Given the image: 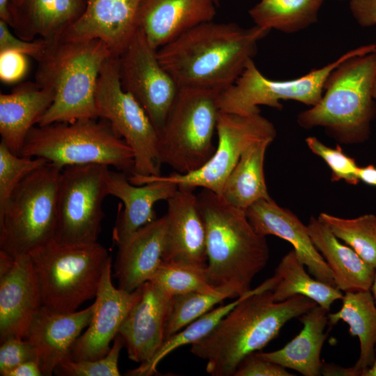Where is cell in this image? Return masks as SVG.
<instances>
[{
  "instance_id": "10",
  "label": "cell",
  "mask_w": 376,
  "mask_h": 376,
  "mask_svg": "<svg viewBox=\"0 0 376 376\" xmlns=\"http://www.w3.org/2000/svg\"><path fill=\"white\" fill-rule=\"evenodd\" d=\"M95 100L99 118L109 122L132 150L134 167L130 182L161 175L158 132L139 102L123 88L118 56H110L103 64Z\"/></svg>"
},
{
  "instance_id": "16",
  "label": "cell",
  "mask_w": 376,
  "mask_h": 376,
  "mask_svg": "<svg viewBox=\"0 0 376 376\" xmlns=\"http://www.w3.org/2000/svg\"><path fill=\"white\" fill-rule=\"evenodd\" d=\"M194 188L178 185L167 199L168 221L163 261L207 267L206 233Z\"/></svg>"
},
{
  "instance_id": "46",
  "label": "cell",
  "mask_w": 376,
  "mask_h": 376,
  "mask_svg": "<svg viewBox=\"0 0 376 376\" xmlns=\"http://www.w3.org/2000/svg\"><path fill=\"white\" fill-rule=\"evenodd\" d=\"M357 177L359 181L376 187V167L373 164L359 166Z\"/></svg>"
},
{
  "instance_id": "33",
  "label": "cell",
  "mask_w": 376,
  "mask_h": 376,
  "mask_svg": "<svg viewBox=\"0 0 376 376\" xmlns=\"http://www.w3.org/2000/svg\"><path fill=\"white\" fill-rule=\"evenodd\" d=\"M252 289L244 295L236 298L235 301L210 310L189 324L185 328L165 340L148 362L142 363L139 368L129 371L127 375L148 376L155 373L157 366L165 357L174 350L185 345H191L209 334L218 323Z\"/></svg>"
},
{
  "instance_id": "4",
  "label": "cell",
  "mask_w": 376,
  "mask_h": 376,
  "mask_svg": "<svg viewBox=\"0 0 376 376\" xmlns=\"http://www.w3.org/2000/svg\"><path fill=\"white\" fill-rule=\"evenodd\" d=\"M113 55L99 39H84L65 33L47 40L38 61L36 83L50 90L53 102L37 125L98 118L95 93L101 68Z\"/></svg>"
},
{
  "instance_id": "18",
  "label": "cell",
  "mask_w": 376,
  "mask_h": 376,
  "mask_svg": "<svg viewBox=\"0 0 376 376\" xmlns=\"http://www.w3.org/2000/svg\"><path fill=\"white\" fill-rule=\"evenodd\" d=\"M245 212L259 235H274L288 242L310 274L320 281L336 286L331 272L315 246L307 226L291 210L281 207L269 198L256 202Z\"/></svg>"
},
{
  "instance_id": "19",
  "label": "cell",
  "mask_w": 376,
  "mask_h": 376,
  "mask_svg": "<svg viewBox=\"0 0 376 376\" xmlns=\"http://www.w3.org/2000/svg\"><path fill=\"white\" fill-rule=\"evenodd\" d=\"M108 194L120 199L123 209L113 230V240L118 246L134 232L156 219L154 205L167 201L178 185L156 177H148L132 183L127 173L109 171Z\"/></svg>"
},
{
  "instance_id": "26",
  "label": "cell",
  "mask_w": 376,
  "mask_h": 376,
  "mask_svg": "<svg viewBox=\"0 0 376 376\" xmlns=\"http://www.w3.org/2000/svg\"><path fill=\"white\" fill-rule=\"evenodd\" d=\"M54 94L35 83H24L0 94V134L15 154L20 155L31 130L51 106Z\"/></svg>"
},
{
  "instance_id": "5",
  "label": "cell",
  "mask_w": 376,
  "mask_h": 376,
  "mask_svg": "<svg viewBox=\"0 0 376 376\" xmlns=\"http://www.w3.org/2000/svg\"><path fill=\"white\" fill-rule=\"evenodd\" d=\"M375 78L376 51L345 59L327 77L319 102L298 114L299 125L324 127L345 144L365 141L376 115L373 96Z\"/></svg>"
},
{
  "instance_id": "44",
  "label": "cell",
  "mask_w": 376,
  "mask_h": 376,
  "mask_svg": "<svg viewBox=\"0 0 376 376\" xmlns=\"http://www.w3.org/2000/svg\"><path fill=\"white\" fill-rule=\"evenodd\" d=\"M350 12L363 27L376 25V0H350Z\"/></svg>"
},
{
  "instance_id": "13",
  "label": "cell",
  "mask_w": 376,
  "mask_h": 376,
  "mask_svg": "<svg viewBox=\"0 0 376 376\" xmlns=\"http://www.w3.org/2000/svg\"><path fill=\"white\" fill-rule=\"evenodd\" d=\"M217 144L214 154L198 169L188 173H173L156 178L177 185L201 187L221 194L228 175L242 154L253 145L274 141L276 130L273 123L259 113L248 115L219 111Z\"/></svg>"
},
{
  "instance_id": "12",
  "label": "cell",
  "mask_w": 376,
  "mask_h": 376,
  "mask_svg": "<svg viewBox=\"0 0 376 376\" xmlns=\"http://www.w3.org/2000/svg\"><path fill=\"white\" fill-rule=\"evenodd\" d=\"M109 166L72 165L63 168L57 194L54 240L65 244L97 242L104 217L102 203L109 195Z\"/></svg>"
},
{
  "instance_id": "45",
  "label": "cell",
  "mask_w": 376,
  "mask_h": 376,
  "mask_svg": "<svg viewBox=\"0 0 376 376\" xmlns=\"http://www.w3.org/2000/svg\"><path fill=\"white\" fill-rule=\"evenodd\" d=\"M43 375L39 361L31 360L19 365L10 370L6 376H40Z\"/></svg>"
},
{
  "instance_id": "51",
  "label": "cell",
  "mask_w": 376,
  "mask_h": 376,
  "mask_svg": "<svg viewBox=\"0 0 376 376\" xmlns=\"http://www.w3.org/2000/svg\"><path fill=\"white\" fill-rule=\"evenodd\" d=\"M370 292H371V293L373 295V297L374 300H375V304H376V271H375L373 281V283H372V285H371V288H370Z\"/></svg>"
},
{
  "instance_id": "15",
  "label": "cell",
  "mask_w": 376,
  "mask_h": 376,
  "mask_svg": "<svg viewBox=\"0 0 376 376\" xmlns=\"http://www.w3.org/2000/svg\"><path fill=\"white\" fill-rule=\"evenodd\" d=\"M140 295L141 286L132 292L114 287L110 260L95 297L91 321L86 331L74 343L69 357L74 361L95 360L107 355L111 341L118 334L123 322Z\"/></svg>"
},
{
  "instance_id": "49",
  "label": "cell",
  "mask_w": 376,
  "mask_h": 376,
  "mask_svg": "<svg viewBox=\"0 0 376 376\" xmlns=\"http://www.w3.org/2000/svg\"><path fill=\"white\" fill-rule=\"evenodd\" d=\"M15 263V258L0 250V276L7 273L13 267Z\"/></svg>"
},
{
  "instance_id": "37",
  "label": "cell",
  "mask_w": 376,
  "mask_h": 376,
  "mask_svg": "<svg viewBox=\"0 0 376 376\" xmlns=\"http://www.w3.org/2000/svg\"><path fill=\"white\" fill-rule=\"evenodd\" d=\"M48 162L40 157H30L13 152L0 142V214L20 182L30 173Z\"/></svg>"
},
{
  "instance_id": "42",
  "label": "cell",
  "mask_w": 376,
  "mask_h": 376,
  "mask_svg": "<svg viewBox=\"0 0 376 376\" xmlns=\"http://www.w3.org/2000/svg\"><path fill=\"white\" fill-rule=\"evenodd\" d=\"M287 368L264 359L253 352L243 359L234 376H295Z\"/></svg>"
},
{
  "instance_id": "29",
  "label": "cell",
  "mask_w": 376,
  "mask_h": 376,
  "mask_svg": "<svg viewBox=\"0 0 376 376\" xmlns=\"http://www.w3.org/2000/svg\"><path fill=\"white\" fill-rule=\"evenodd\" d=\"M342 306L336 313H328V324L342 320L349 326V333L359 340L360 353L354 366L352 376H362L376 357V304L370 290L345 292Z\"/></svg>"
},
{
  "instance_id": "22",
  "label": "cell",
  "mask_w": 376,
  "mask_h": 376,
  "mask_svg": "<svg viewBox=\"0 0 376 376\" xmlns=\"http://www.w3.org/2000/svg\"><path fill=\"white\" fill-rule=\"evenodd\" d=\"M94 304L68 313L52 312L41 306L35 314L25 339L36 348L43 375H52L56 367L70 357V349L91 321Z\"/></svg>"
},
{
  "instance_id": "38",
  "label": "cell",
  "mask_w": 376,
  "mask_h": 376,
  "mask_svg": "<svg viewBox=\"0 0 376 376\" xmlns=\"http://www.w3.org/2000/svg\"><path fill=\"white\" fill-rule=\"evenodd\" d=\"M123 346V340L118 334L104 357L95 360L80 361H74L68 357L56 367L54 373L64 376H119L118 362Z\"/></svg>"
},
{
  "instance_id": "2",
  "label": "cell",
  "mask_w": 376,
  "mask_h": 376,
  "mask_svg": "<svg viewBox=\"0 0 376 376\" xmlns=\"http://www.w3.org/2000/svg\"><path fill=\"white\" fill-rule=\"evenodd\" d=\"M276 281L274 275L252 289L209 334L191 344V352L207 361L208 374L234 375L244 358L265 347L288 321L318 305L302 295L275 301L272 290Z\"/></svg>"
},
{
  "instance_id": "1",
  "label": "cell",
  "mask_w": 376,
  "mask_h": 376,
  "mask_svg": "<svg viewBox=\"0 0 376 376\" xmlns=\"http://www.w3.org/2000/svg\"><path fill=\"white\" fill-rule=\"evenodd\" d=\"M269 31L233 22H207L157 49L160 63L180 88L221 92L232 85L253 60Z\"/></svg>"
},
{
  "instance_id": "27",
  "label": "cell",
  "mask_w": 376,
  "mask_h": 376,
  "mask_svg": "<svg viewBox=\"0 0 376 376\" xmlns=\"http://www.w3.org/2000/svg\"><path fill=\"white\" fill-rule=\"evenodd\" d=\"M328 311L316 305L299 318L302 323L301 331L282 348L268 352H258L261 358L304 376L321 375L323 362L320 356L323 345L329 335L324 331L328 324Z\"/></svg>"
},
{
  "instance_id": "39",
  "label": "cell",
  "mask_w": 376,
  "mask_h": 376,
  "mask_svg": "<svg viewBox=\"0 0 376 376\" xmlns=\"http://www.w3.org/2000/svg\"><path fill=\"white\" fill-rule=\"evenodd\" d=\"M306 143L313 154L322 158L329 166L332 181L344 180L352 185L359 182L357 177L359 166L353 158L343 152L340 146L336 148L327 146L315 136L307 137Z\"/></svg>"
},
{
  "instance_id": "35",
  "label": "cell",
  "mask_w": 376,
  "mask_h": 376,
  "mask_svg": "<svg viewBox=\"0 0 376 376\" xmlns=\"http://www.w3.org/2000/svg\"><path fill=\"white\" fill-rule=\"evenodd\" d=\"M230 295L223 291L190 292L171 297L165 324V340L210 311Z\"/></svg>"
},
{
  "instance_id": "48",
  "label": "cell",
  "mask_w": 376,
  "mask_h": 376,
  "mask_svg": "<svg viewBox=\"0 0 376 376\" xmlns=\"http://www.w3.org/2000/svg\"><path fill=\"white\" fill-rule=\"evenodd\" d=\"M19 0H0V19L10 24V9Z\"/></svg>"
},
{
  "instance_id": "23",
  "label": "cell",
  "mask_w": 376,
  "mask_h": 376,
  "mask_svg": "<svg viewBox=\"0 0 376 376\" xmlns=\"http://www.w3.org/2000/svg\"><path fill=\"white\" fill-rule=\"evenodd\" d=\"M143 0H87L80 18L65 32L84 39H99L119 56L137 29Z\"/></svg>"
},
{
  "instance_id": "6",
  "label": "cell",
  "mask_w": 376,
  "mask_h": 376,
  "mask_svg": "<svg viewBox=\"0 0 376 376\" xmlns=\"http://www.w3.org/2000/svg\"><path fill=\"white\" fill-rule=\"evenodd\" d=\"M42 306L59 313L75 312L96 296L111 258L100 243L65 244L54 239L32 251Z\"/></svg>"
},
{
  "instance_id": "17",
  "label": "cell",
  "mask_w": 376,
  "mask_h": 376,
  "mask_svg": "<svg viewBox=\"0 0 376 376\" xmlns=\"http://www.w3.org/2000/svg\"><path fill=\"white\" fill-rule=\"evenodd\" d=\"M171 297L151 281L141 285V295L118 331L133 361L148 362L164 342Z\"/></svg>"
},
{
  "instance_id": "11",
  "label": "cell",
  "mask_w": 376,
  "mask_h": 376,
  "mask_svg": "<svg viewBox=\"0 0 376 376\" xmlns=\"http://www.w3.org/2000/svg\"><path fill=\"white\" fill-rule=\"evenodd\" d=\"M375 48L376 44H369L352 49L320 68L289 80L265 77L251 60L237 79L219 92L218 107L221 111L248 115L260 112V105L281 110L283 100L314 106L321 100L327 79L337 65L348 57L373 52Z\"/></svg>"
},
{
  "instance_id": "24",
  "label": "cell",
  "mask_w": 376,
  "mask_h": 376,
  "mask_svg": "<svg viewBox=\"0 0 376 376\" xmlns=\"http://www.w3.org/2000/svg\"><path fill=\"white\" fill-rule=\"evenodd\" d=\"M167 226L165 214L118 245L115 268L119 288L132 292L150 281L163 261Z\"/></svg>"
},
{
  "instance_id": "7",
  "label": "cell",
  "mask_w": 376,
  "mask_h": 376,
  "mask_svg": "<svg viewBox=\"0 0 376 376\" xmlns=\"http://www.w3.org/2000/svg\"><path fill=\"white\" fill-rule=\"evenodd\" d=\"M98 118L36 125L25 140L21 155L43 158L61 168L82 164L111 166L132 175V150L109 122Z\"/></svg>"
},
{
  "instance_id": "47",
  "label": "cell",
  "mask_w": 376,
  "mask_h": 376,
  "mask_svg": "<svg viewBox=\"0 0 376 376\" xmlns=\"http://www.w3.org/2000/svg\"><path fill=\"white\" fill-rule=\"evenodd\" d=\"M321 375L324 376H351L350 367H342L334 363H323Z\"/></svg>"
},
{
  "instance_id": "3",
  "label": "cell",
  "mask_w": 376,
  "mask_h": 376,
  "mask_svg": "<svg viewBox=\"0 0 376 376\" xmlns=\"http://www.w3.org/2000/svg\"><path fill=\"white\" fill-rule=\"evenodd\" d=\"M206 233V274L210 285L240 297L251 290L254 277L266 266L269 250L245 210L206 189L197 194Z\"/></svg>"
},
{
  "instance_id": "34",
  "label": "cell",
  "mask_w": 376,
  "mask_h": 376,
  "mask_svg": "<svg viewBox=\"0 0 376 376\" xmlns=\"http://www.w3.org/2000/svg\"><path fill=\"white\" fill-rule=\"evenodd\" d=\"M318 217L338 240L376 269V215L346 219L322 212Z\"/></svg>"
},
{
  "instance_id": "30",
  "label": "cell",
  "mask_w": 376,
  "mask_h": 376,
  "mask_svg": "<svg viewBox=\"0 0 376 376\" xmlns=\"http://www.w3.org/2000/svg\"><path fill=\"white\" fill-rule=\"evenodd\" d=\"M272 142H258L242 154L220 194L228 203L246 211L256 202L271 198L265 178L264 162L267 149Z\"/></svg>"
},
{
  "instance_id": "21",
  "label": "cell",
  "mask_w": 376,
  "mask_h": 376,
  "mask_svg": "<svg viewBox=\"0 0 376 376\" xmlns=\"http://www.w3.org/2000/svg\"><path fill=\"white\" fill-rule=\"evenodd\" d=\"M42 306L38 283L29 254L15 258L10 269L0 276V339L25 338Z\"/></svg>"
},
{
  "instance_id": "36",
  "label": "cell",
  "mask_w": 376,
  "mask_h": 376,
  "mask_svg": "<svg viewBox=\"0 0 376 376\" xmlns=\"http://www.w3.org/2000/svg\"><path fill=\"white\" fill-rule=\"evenodd\" d=\"M171 297L190 292H213L206 268L162 261L150 281Z\"/></svg>"
},
{
  "instance_id": "52",
  "label": "cell",
  "mask_w": 376,
  "mask_h": 376,
  "mask_svg": "<svg viewBox=\"0 0 376 376\" xmlns=\"http://www.w3.org/2000/svg\"><path fill=\"white\" fill-rule=\"evenodd\" d=\"M375 51H376V49H375ZM373 96L374 100L376 101V78H375L373 88Z\"/></svg>"
},
{
  "instance_id": "14",
  "label": "cell",
  "mask_w": 376,
  "mask_h": 376,
  "mask_svg": "<svg viewBox=\"0 0 376 376\" xmlns=\"http://www.w3.org/2000/svg\"><path fill=\"white\" fill-rule=\"evenodd\" d=\"M118 57L123 88L142 106L159 134L180 88L138 28Z\"/></svg>"
},
{
  "instance_id": "32",
  "label": "cell",
  "mask_w": 376,
  "mask_h": 376,
  "mask_svg": "<svg viewBox=\"0 0 376 376\" xmlns=\"http://www.w3.org/2000/svg\"><path fill=\"white\" fill-rule=\"evenodd\" d=\"M324 0H260L249 15L256 26L285 33L301 31L318 21Z\"/></svg>"
},
{
  "instance_id": "41",
  "label": "cell",
  "mask_w": 376,
  "mask_h": 376,
  "mask_svg": "<svg viewBox=\"0 0 376 376\" xmlns=\"http://www.w3.org/2000/svg\"><path fill=\"white\" fill-rule=\"evenodd\" d=\"M9 27L6 22L0 19V52H15L38 61L47 49V40L41 38L33 40L22 39L15 36Z\"/></svg>"
},
{
  "instance_id": "8",
  "label": "cell",
  "mask_w": 376,
  "mask_h": 376,
  "mask_svg": "<svg viewBox=\"0 0 376 376\" xmlns=\"http://www.w3.org/2000/svg\"><path fill=\"white\" fill-rule=\"evenodd\" d=\"M219 93L214 90L180 88L159 132L162 164L184 174L198 169L209 160L216 148L213 137L220 111Z\"/></svg>"
},
{
  "instance_id": "31",
  "label": "cell",
  "mask_w": 376,
  "mask_h": 376,
  "mask_svg": "<svg viewBox=\"0 0 376 376\" xmlns=\"http://www.w3.org/2000/svg\"><path fill=\"white\" fill-rule=\"evenodd\" d=\"M304 267L294 249L282 258L274 274L277 281L272 290L273 299L282 301L295 295H302L329 311L333 303L342 300V291L311 277Z\"/></svg>"
},
{
  "instance_id": "25",
  "label": "cell",
  "mask_w": 376,
  "mask_h": 376,
  "mask_svg": "<svg viewBox=\"0 0 376 376\" xmlns=\"http://www.w3.org/2000/svg\"><path fill=\"white\" fill-rule=\"evenodd\" d=\"M87 0H19L10 9L17 36L52 40L65 33L82 15Z\"/></svg>"
},
{
  "instance_id": "20",
  "label": "cell",
  "mask_w": 376,
  "mask_h": 376,
  "mask_svg": "<svg viewBox=\"0 0 376 376\" xmlns=\"http://www.w3.org/2000/svg\"><path fill=\"white\" fill-rule=\"evenodd\" d=\"M219 0H143L137 28L156 49L204 22L212 21Z\"/></svg>"
},
{
  "instance_id": "50",
  "label": "cell",
  "mask_w": 376,
  "mask_h": 376,
  "mask_svg": "<svg viewBox=\"0 0 376 376\" xmlns=\"http://www.w3.org/2000/svg\"><path fill=\"white\" fill-rule=\"evenodd\" d=\"M362 376H376V357L373 365L364 371Z\"/></svg>"
},
{
  "instance_id": "28",
  "label": "cell",
  "mask_w": 376,
  "mask_h": 376,
  "mask_svg": "<svg viewBox=\"0 0 376 376\" xmlns=\"http://www.w3.org/2000/svg\"><path fill=\"white\" fill-rule=\"evenodd\" d=\"M306 226L315 246L331 272L336 286L345 292L370 290L376 269L341 243L318 217H311Z\"/></svg>"
},
{
  "instance_id": "40",
  "label": "cell",
  "mask_w": 376,
  "mask_h": 376,
  "mask_svg": "<svg viewBox=\"0 0 376 376\" xmlns=\"http://www.w3.org/2000/svg\"><path fill=\"white\" fill-rule=\"evenodd\" d=\"M1 343L0 375L1 376H6L10 370L22 363L31 360L38 361L36 348L25 338L12 337Z\"/></svg>"
},
{
  "instance_id": "9",
  "label": "cell",
  "mask_w": 376,
  "mask_h": 376,
  "mask_svg": "<svg viewBox=\"0 0 376 376\" xmlns=\"http://www.w3.org/2000/svg\"><path fill=\"white\" fill-rule=\"evenodd\" d=\"M62 169L47 162L17 186L0 214L1 250L15 258L54 239Z\"/></svg>"
},
{
  "instance_id": "43",
  "label": "cell",
  "mask_w": 376,
  "mask_h": 376,
  "mask_svg": "<svg viewBox=\"0 0 376 376\" xmlns=\"http://www.w3.org/2000/svg\"><path fill=\"white\" fill-rule=\"evenodd\" d=\"M28 56L15 52H0V79L6 84L21 81L29 68Z\"/></svg>"
}]
</instances>
